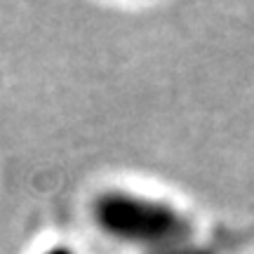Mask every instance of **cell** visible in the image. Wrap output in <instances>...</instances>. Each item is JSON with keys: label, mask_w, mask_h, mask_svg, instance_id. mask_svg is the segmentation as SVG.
I'll return each mask as SVG.
<instances>
[{"label": "cell", "mask_w": 254, "mask_h": 254, "mask_svg": "<svg viewBox=\"0 0 254 254\" xmlns=\"http://www.w3.org/2000/svg\"><path fill=\"white\" fill-rule=\"evenodd\" d=\"M92 217L106 236L155 252L184 245L190 236V224L172 205L127 190L101 193L92 205Z\"/></svg>", "instance_id": "1"}, {"label": "cell", "mask_w": 254, "mask_h": 254, "mask_svg": "<svg viewBox=\"0 0 254 254\" xmlns=\"http://www.w3.org/2000/svg\"><path fill=\"white\" fill-rule=\"evenodd\" d=\"M45 254H73L68 247H52V250H47Z\"/></svg>", "instance_id": "2"}]
</instances>
